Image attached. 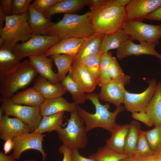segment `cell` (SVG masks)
Returning a JSON list of instances; mask_svg holds the SVG:
<instances>
[{
  "label": "cell",
  "mask_w": 161,
  "mask_h": 161,
  "mask_svg": "<svg viewBox=\"0 0 161 161\" xmlns=\"http://www.w3.org/2000/svg\"><path fill=\"white\" fill-rule=\"evenodd\" d=\"M13 53L12 49L4 47H0V72L12 69L21 62Z\"/></svg>",
  "instance_id": "d6a6232c"
},
{
  "label": "cell",
  "mask_w": 161,
  "mask_h": 161,
  "mask_svg": "<svg viewBox=\"0 0 161 161\" xmlns=\"http://www.w3.org/2000/svg\"><path fill=\"white\" fill-rule=\"evenodd\" d=\"M4 110L2 108L0 107V118H1L4 114Z\"/></svg>",
  "instance_id": "816d5d0a"
},
{
  "label": "cell",
  "mask_w": 161,
  "mask_h": 161,
  "mask_svg": "<svg viewBox=\"0 0 161 161\" xmlns=\"http://www.w3.org/2000/svg\"><path fill=\"white\" fill-rule=\"evenodd\" d=\"M13 154L7 155L2 152H0V161H16Z\"/></svg>",
  "instance_id": "c3c4849f"
},
{
  "label": "cell",
  "mask_w": 161,
  "mask_h": 161,
  "mask_svg": "<svg viewBox=\"0 0 161 161\" xmlns=\"http://www.w3.org/2000/svg\"><path fill=\"white\" fill-rule=\"evenodd\" d=\"M121 161H161V153L154 152L151 155L144 157L133 156L128 157Z\"/></svg>",
  "instance_id": "60d3db41"
},
{
  "label": "cell",
  "mask_w": 161,
  "mask_h": 161,
  "mask_svg": "<svg viewBox=\"0 0 161 161\" xmlns=\"http://www.w3.org/2000/svg\"><path fill=\"white\" fill-rule=\"evenodd\" d=\"M24 161H35L34 160L32 159L30 160H26Z\"/></svg>",
  "instance_id": "f5cc1de1"
},
{
  "label": "cell",
  "mask_w": 161,
  "mask_h": 161,
  "mask_svg": "<svg viewBox=\"0 0 161 161\" xmlns=\"http://www.w3.org/2000/svg\"><path fill=\"white\" fill-rule=\"evenodd\" d=\"M146 19L161 21V5L146 16Z\"/></svg>",
  "instance_id": "bcb514c9"
},
{
  "label": "cell",
  "mask_w": 161,
  "mask_h": 161,
  "mask_svg": "<svg viewBox=\"0 0 161 161\" xmlns=\"http://www.w3.org/2000/svg\"><path fill=\"white\" fill-rule=\"evenodd\" d=\"M86 38H71L62 40L49 49L44 55L48 57L54 54H64L73 55L75 57Z\"/></svg>",
  "instance_id": "ffe728a7"
},
{
  "label": "cell",
  "mask_w": 161,
  "mask_h": 161,
  "mask_svg": "<svg viewBox=\"0 0 161 161\" xmlns=\"http://www.w3.org/2000/svg\"><path fill=\"white\" fill-rule=\"evenodd\" d=\"M111 52L103 54L101 56L99 64V81L98 85L101 86L112 80L109 74V67L112 57Z\"/></svg>",
  "instance_id": "e575fe53"
},
{
  "label": "cell",
  "mask_w": 161,
  "mask_h": 161,
  "mask_svg": "<svg viewBox=\"0 0 161 161\" xmlns=\"http://www.w3.org/2000/svg\"><path fill=\"white\" fill-rule=\"evenodd\" d=\"M132 113V117L134 119L144 123L148 126L151 127L153 125L151 120L145 111Z\"/></svg>",
  "instance_id": "b9f144b4"
},
{
  "label": "cell",
  "mask_w": 161,
  "mask_h": 161,
  "mask_svg": "<svg viewBox=\"0 0 161 161\" xmlns=\"http://www.w3.org/2000/svg\"><path fill=\"white\" fill-rule=\"evenodd\" d=\"M161 5V0H130L125 7L126 21H143Z\"/></svg>",
  "instance_id": "4fadbf2b"
},
{
  "label": "cell",
  "mask_w": 161,
  "mask_h": 161,
  "mask_svg": "<svg viewBox=\"0 0 161 161\" xmlns=\"http://www.w3.org/2000/svg\"><path fill=\"white\" fill-rule=\"evenodd\" d=\"M32 87L45 99L62 97L67 92L60 83L53 84L40 75L35 79Z\"/></svg>",
  "instance_id": "ac0fdd59"
},
{
  "label": "cell",
  "mask_w": 161,
  "mask_h": 161,
  "mask_svg": "<svg viewBox=\"0 0 161 161\" xmlns=\"http://www.w3.org/2000/svg\"><path fill=\"white\" fill-rule=\"evenodd\" d=\"M49 57L52 59L57 67L58 77L60 82L66 76V74L70 72L75 56L63 54H54Z\"/></svg>",
  "instance_id": "4dcf8cb0"
},
{
  "label": "cell",
  "mask_w": 161,
  "mask_h": 161,
  "mask_svg": "<svg viewBox=\"0 0 161 161\" xmlns=\"http://www.w3.org/2000/svg\"><path fill=\"white\" fill-rule=\"evenodd\" d=\"M145 135L151 149L155 152H160L161 150V125L145 131Z\"/></svg>",
  "instance_id": "d590c367"
},
{
  "label": "cell",
  "mask_w": 161,
  "mask_h": 161,
  "mask_svg": "<svg viewBox=\"0 0 161 161\" xmlns=\"http://www.w3.org/2000/svg\"><path fill=\"white\" fill-rule=\"evenodd\" d=\"M69 73L73 80L85 92H92L97 85L84 65L77 60H74Z\"/></svg>",
  "instance_id": "2e32d148"
},
{
  "label": "cell",
  "mask_w": 161,
  "mask_h": 161,
  "mask_svg": "<svg viewBox=\"0 0 161 161\" xmlns=\"http://www.w3.org/2000/svg\"><path fill=\"white\" fill-rule=\"evenodd\" d=\"M131 38L130 35L123 29L105 35L101 43L100 50L104 54L110 50L117 49L122 43Z\"/></svg>",
  "instance_id": "4316f807"
},
{
  "label": "cell",
  "mask_w": 161,
  "mask_h": 161,
  "mask_svg": "<svg viewBox=\"0 0 161 161\" xmlns=\"http://www.w3.org/2000/svg\"><path fill=\"white\" fill-rule=\"evenodd\" d=\"M31 133L29 127L17 117L5 114L0 118V138L4 141L20 135Z\"/></svg>",
  "instance_id": "9a60e30c"
},
{
  "label": "cell",
  "mask_w": 161,
  "mask_h": 161,
  "mask_svg": "<svg viewBox=\"0 0 161 161\" xmlns=\"http://www.w3.org/2000/svg\"><path fill=\"white\" fill-rule=\"evenodd\" d=\"M5 114L17 118L29 128L31 132L37 128L43 117L40 106H31L16 104L10 100L2 102L1 106Z\"/></svg>",
  "instance_id": "ba28073f"
},
{
  "label": "cell",
  "mask_w": 161,
  "mask_h": 161,
  "mask_svg": "<svg viewBox=\"0 0 161 161\" xmlns=\"http://www.w3.org/2000/svg\"><path fill=\"white\" fill-rule=\"evenodd\" d=\"M28 57V60L40 75L53 84L60 83L57 73L52 70V59L48 58L44 54L30 56Z\"/></svg>",
  "instance_id": "e0dca14e"
},
{
  "label": "cell",
  "mask_w": 161,
  "mask_h": 161,
  "mask_svg": "<svg viewBox=\"0 0 161 161\" xmlns=\"http://www.w3.org/2000/svg\"><path fill=\"white\" fill-rule=\"evenodd\" d=\"M103 53L88 56L81 62L89 72L98 85L99 81V64Z\"/></svg>",
  "instance_id": "836d02e7"
},
{
  "label": "cell",
  "mask_w": 161,
  "mask_h": 161,
  "mask_svg": "<svg viewBox=\"0 0 161 161\" xmlns=\"http://www.w3.org/2000/svg\"><path fill=\"white\" fill-rule=\"evenodd\" d=\"M45 134L29 133L20 135L13 138V153L16 160H18L21 154L30 149L37 150L42 155V161H45L47 154L43 148L42 142Z\"/></svg>",
  "instance_id": "30bf717a"
},
{
  "label": "cell",
  "mask_w": 161,
  "mask_h": 161,
  "mask_svg": "<svg viewBox=\"0 0 161 161\" xmlns=\"http://www.w3.org/2000/svg\"><path fill=\"white\" fill-rule=\"evenodd\" d=\"M109 74L112 80L120 79L125 75L114 57L112 56L111 59L109 67Z\"/></svg>",
  "instance_id": "74e56055"
},
{
  "label": "cell",
  "mask_w": 161,
  "mask_h": 161,
  "mask_svg": "<svg viewBox=\"0 0 161 161\" xmlns=\"http://www.w3.org/2000/svg\"><path fill=\"white\" fill-rule=\"evenodd\" d=\"M104 35L96 32L87 37L74 60L81 63L86 57L99 53L101 43Z\"/></svg>",
  "instance_id": "7402d4cb"
},
{
  "label": "cell",
  "mask_w": 161,
  "mask_h": 161,
  "mask_svg": "<svg viewBox=\"0 0 161 161\" xmlns=\"http://www.w3.org/2000/svg\"><path fill=\"white\" fill-rule=\"evenodd\" d=\"M153 125H161V83L157 84L153 96L145 110Z\"/></svg>",
  "instance_id": "484cf974"
},
{
  "label": "cell",
  "mask_w": 161,
  "mask_h": 161,
  "mask_svg": "<svg viewBox=\"0 0 161 161\" xmlns=\"http://www.w3.org/2000/svg\"><path fill=\"white\" fill-rule=\"evenodd\" d=\"M129 124H117L111 131L110 137L106 140L105 146L119 153H124Z\"/></svg>",
  "instance_id": "cb8c5ba5"
},
{
  "label": "cell",
  "mask_w": 161,
  "mask_h": 161,
  "mask_svg": "<svg viewBox=\"0 0 161 161\" xmlns=\"http://www.w3.org/2000/svg\"><path fill=\"white\" fill-rule=\"evenodd\" d=\"M141 130L140 124L138 122L132 120L129 124L124 149V153L128 157L134 156Z\"/></svg>",
  "instance_id": "f1b7e54d"
},
{
  "label": "cell",
  "mask_w": 161,
  "mask_h": 161,
  "mask_svg": "<svg viewBox=\"0 0 161 161\" xmlns=\"http://www.w3.org/2000/svg\"><path fill=\"white\" fill-rule=\"evenodd\" d=\"M64 114V112H62L43 117L36 129L32 133L42 134L56 131L63 125Z\"/></svg>",
  "instance_id": "83f0119b"
},
{
  "label": "cell",
  "mask_w": 161,
  "mask_h": 161,
  "mask_svg": "<svg viewBox=\"0 0 161 161\" xmlns=\"http://www.w3.org/2000/svg\"><path fill=\"white\" fill-rule=\"evenodd\" d=\"M77 105L70 103L62 97L45 99L40 106L43 117L62 112L70 113L76 110Z\"/></svg>",
  "instance_id": "d6986e66"
},
{
  "label": "cell",
  "mask_w": 161,
  "mask_h": 161,
  "mask_svg": "<svg viewBox=\"0 0 161 161\" xmlns=\"http://www.w3.org/2000/svg\"><path fill=\"white\" fill-rule=\"evenodd\" d=\"M71 151V156L72 161H96L91 158H86L81 155L78 150L74 149Z\"/></svg>",
  "instance_id": "f6af8a7d"
},
{
  "label": "cell",
  "mask_w": 161,
  "mask_h": 161,
  "mask_svg": "<svg viewBox=\"0 0 161 161\" xmlns=\"http://www.w3.org/2000/svg\"><path fill=\"white\" fill-rule=\"evenodd\" d=\"M95 32L89 11L82 15L64 14L62 19L49 27L44 35L57 36L62 40L86 38Z\"/></svg>",
  "instance_id": "7a4b0ae2"
},
{
  "label": "cell",
  "mask_w": 161,
  "mask_h": 161,
  "mask_svg": "<svg viewBox=\"0 0 161 161\" xmlns=\"http://www.w3.org/2000/svg\"><path fill=\"white\" fill-rule=\"evenodd\" d=\"M60 1V0H36L30 4L35 10L44 13Z\"/></svg>",
  "instance_id": "ab89813d"
},
{
  "label": "cell",
  "mask_w": 161,
  "mask_h": 161,
  "mask_svg": "<svg viewBox=\"0 0 161 161\" xmlns=\"http://www.w3.org/2000/svg\"><path fill=\"white\" fill-rule=\"evenodd\" d=\"M90 18L95 32L104 35L122 29L126 21L125 7L117 4L114 0H103L89 7Z\"/></svg>",
  "instance_id": "6da1fadb"
},
{
  "label": "cell",
  "mask_w": 161,
  "mask_h": 161,
  "mask_svg": "<svg viewBox=\"0 0 161 161\" xmlns=\"http://www.w3.org/2000/svg\"><path fill=\"white\" fill-rule=\"evenodd\" d=\"M29 17V11L22 15L6 16L4 26L0 29V47L13 50L18 42H25L32 36Z\"/></svg>",
  "instance_id": "5b68a950"
},
{
  "label": "cell",
  "mask_w": 161,
  "mask_h": 161,
  "mask_svg": "<svg viewBox=\"0 0 161 161\" xmlns=\"http://www.w3.org/2000/svg\"><path fill=\"white\" fill-rule=\"evenodd\" d=\"M155 46L145 41L140 42L138 44H136L131 38L122 43L117 49L116 55L119 59L131 55H147L154 56L161 60V54L156 50Z\"/></svg>",
  "instance_id": "5bb4252c"
},
{
  "label": "cell",
  "mask_w": 161,
  "mask_h": 161,
  "mask_svg": "<svg viewBox=\"0 0 161 161\" xmlns=\"http://www.w3.org/2000/svg\"><path fill=\"white\" fill-rule=\"evenodd\" d=\"M37 74L29 60L12 69L0 72V101L10 100L17 91L30 84Z\"/></svg>",
  "instance_id": "3957f363"
},
{
  "label": "cell",
  "mask_w": 161,
  "mask_h": 161,
  "mask_svg": "<svg viewBox=\"0 0 161 161\" xmlns=\"http://www.w3.org/2000/svg\"><path fill=\"white\" fill-rule=\"evenodd\" d=\"M115 2L119 5L125 7L129 3L130 0H114Z\"/></svg>",
  "instance_id": "f907efd6"
},
{
  "label": "cell",
  "mask_w": 161,
  "mask_h": 161,
  "mask_svg": "<svg viewBox=\"0 0 161 161\" xmlns=\"http://www.w3.org/2000/svg\"><path fill=\"white\" fill-rule=\"evenodd\" d=\"M89 0H60L43 14L50 18L57 13L73 14L88 6Z\"/></svg>",
  "instance_id": "44dd1931"
},
{
  "label": "cell",
  "mask_w": 161,
  "mask_h": 161,
  "mask_svg": "<svg viewBox=\"0 0 161 161\" xmlns=\"http://www.w3.org/2000/svg\"><path fill=\"white\" fill-rule=\"evenodd\" d=\"M31 0H12V15H21L29 11Z\"/></svg>",
  "instance_id": "f35d334b"
},
{
  "label": "cell",
  "mask_w": 161,
  "mask_h": 161,
  "mask_svg": "<svg viewBox=\"0 0 161 161\" xmlns=\"http://www.w3.org/2000/svg\"><path fill=\"white\" fill-rule=\"evenodd\" d=\"M28 22L33 35H44L47 29L54 23L51 18H46L44 14L35 10L30 4L29 8Z\"/></svg>",
  "instance_id": "603a6c76"
},
{
  "label": "cell",
  "mask_w": 161,
  "mask_h": 161,
  "mask_svg": "<svg viewBox=\"0 0 161 161\" xmlns=\"http://www.w3.org/2000/svg\"><path fill=\"white\" fill-rule=\"evenodd\" d=\"M60 83L67 92L71 94L73 102L76 105L84 103L88 100L87 94L73 80L69 73Z\"/></svg>",
  "instance_id": "f546056e"
},
{
  "label": "cell",
  "mask_w": 161,
  "mask_h": 161,
  "mask_svg": "<svg viewBox=\"0 0 161 161\" xmlns=\"http://www.w3.org/2000/svg\"><path fill=\"white\" fill-rule=\"evenodd\" d=\"M122 29L132 40L147 42L154 45L160 43L161 38V25L148 24L143 21H126Z\"/></svg>",
  "instance_id": "9c48e42d"
},
{
  "label": "cell",
  "mask_w": 161,
  "mask_h": 161,
  "mask_svg": "<svg viewBox=\"0 0 161 161\" xmlns=\"http://www.w3.org/2000/svg\"><path fill=\"white\" fill-rule=\"evenodd\" d=\"M88 100L94 105L95 112L89 113L77 105L76 110L83 120L87 132L96 128H100L111 132L117 124L115 122L117 115L123 111L124 106L120 105L116 107L113 112L109 111V104L102 105L99 100L98 94L91 93L87 94Z\"/></svg>",
  "instance_id": "277c9868"
},
{
  "label": "cell",
  "mask_w": 161,
  "mask_h": 161,
  "mask_svg": "<svg viewBox=\"0 0 161 161\" xmlns=\"http://www.w3.org/2000/svg\"><path fill=\"white\" fill-rule=\"evenodd\" d=\"M6 16L4 13L1 7L0 6V29L2 28L3 26V23L5 21Z\"/></svg>",
  "instance_id": "681fc988"
},
{
  "label": "cell",
  "mask_w": 161,
  "mask_h": 161,
  "mask_svg": "<svg viewBox=\"0 0 161 161\" xmlns=\"http://www.w3.org/2000/svg\"><path fill=\"white\" fill-rule=\"evenodd\" d=\"M154 152L151 148L146 138L145 131L141 130L134 156L139 157H147Z\"/></svg>",
  "instance_id": "8d00e7d4"
},
{
  "label": "cell",
  "mask_w": 161,
  "mask_h": 161,
  "mask_svg": "<svg viewBox=\"0 0 161 161\" xmlns=\"http://www.w3.org/2000/svg\"><path fill=\"white\" fill-rule=\"evenodd\" d=\"M131 77L125 75L118 80H111L109 82L101 87V90L98 94L99 98L115 105L116 107L123 103L126 85L129 83Z\"/></svg>",
  "instance_id": "8fae6325"
},
{
  "label": "cell",
  "mask_w": 161,
  "mask_h": 161,
  "mask_svg": "<svg viewBox=\"0 0 161 161\" xmlns=\"http://www.w3.org/2000/svg\"><path fill=\"white\" fill-rule=\"evenodd\" d=\"M148 82V87L141 93H132L126 90L123 103L127 111L132 113L145 111L153 96L157 84L155 79Z\"/></svg>",
  "instance_id": "7c38bea8"
},
{
  "label": "cell",
  "mask_w": 161,
  "mask_h": 161,
  "mask_svg": "<svg viewBox=\"0 0 161 161\" xmlns=\"http://www.w3.org/2000/svg\"><path fill=\"white\" fill-rule=\"evenodd\" d=\"M44 98L33 87L28 88L14 95L10 99L13 103L31 106H40Z\"/></svg>",
  "instance_id": "d4e9b609"
},
{
  "label": "cell",
  "mask_w": 161,
  "mask_h": 161,
  "mask_svg": "<svg viewBox=\"0 0 161 161\" xmlns=\"http://www.w3.org/2000/svg\"><path fill=\"white\" fill-rule=\"evenodd\" d=\"M13 143L12 140L9 139L5 141L3 145V150L4 154H7L13 147Z\"/></svg>",
  "instance_id": "7dc6e473"
},
{
  "label": "cell",
  "mask_w": 161,
  "mask_h": 161,
  "mask_svg": "<svg viewBox=\"0 0 161 161\" xmlns=\"http://www.w3.org/2000/svg\"><path fill=\"white\" fill-rule=\"evenodd\" d=\"M159 153H161V151H160V152H159Z\"/></svg>",
  "instance_id": "db71d44e"
},
{
  "label": "cell",
  "mask_w": 161,
  "mask_h": 161,
  "mask_svg": "<svg viewBox=\"0 0 161 161\" xmlns=\"http://www.w3.org/2000/svg\"><path fill=\"white\" fill-rule=\"evenodd\" d=\"M127 157L125 154L116 152L105 146L99 148L89 157L96 161H121Z\"/></svg>",
  "instance_id": "1f68e13d"
},
{
  "label": "cell",
  "mask_w": 161,
  "mask_h": 161,
  "mask_svg": "<svg viewBox=\"0 0 161 161\" xmlns=\"http://www.w3.org/2000/svg\"><path fill=\"white\" fill-rule=\"evenodd\" d=\"M59 153L62 154L63 158L62 161H72L71 156V151L65 146L61 145L58 149Z\"/></svg>",
  "instance_id": "ee69618b"
},
{
  "label": "cell",
  "mask_w": 161,
  "mask_h": 161,
  "mask_svg": "<svg viewBox=\"0 0 161 161\" xmlns=\"http://www.w3.org/2000/svg\"><path fill=\"white\" fill-rule=\"evenodd\" d=\"M84 124L76 110L71 112L66 127H61L56 131L63 145L70 150L85 148L88 143V137Z\"/></svg>",
  "instance_id": "8992f818"
},
{
  "label": "cell",
  "mask_w": 161,
  "mask_h": 161,
  "mask_svg": "<svg viewBox=\"0 0 161 161\" xmlns=\"http://www.w3.org/2000/svg\"><path fill=\"white\" fill-rule=\"evenodd\" d=\"M61 40L57 36L33 35L25 42L17 43L12 51L21 60L27 57L44 54L49 49Z\"/></svg>",
  "instance_id": "52a82bcc"
},
{
  "label": "cell",
  "mask_w": 161,
  "mask_h": 161,
  "mask_svg": "<svg viewBox=\"0 0 161 161\" xmlns=\"http://www.w3.org/2000/svg\"><path fill=\"white\" fill-rule=\"evenodd\" d=\"M12 0H0V5L4 15L6 16L12 15Z\"/></svg>",
  "instance_id": "7bdbcfd3"
}]
</instances>
